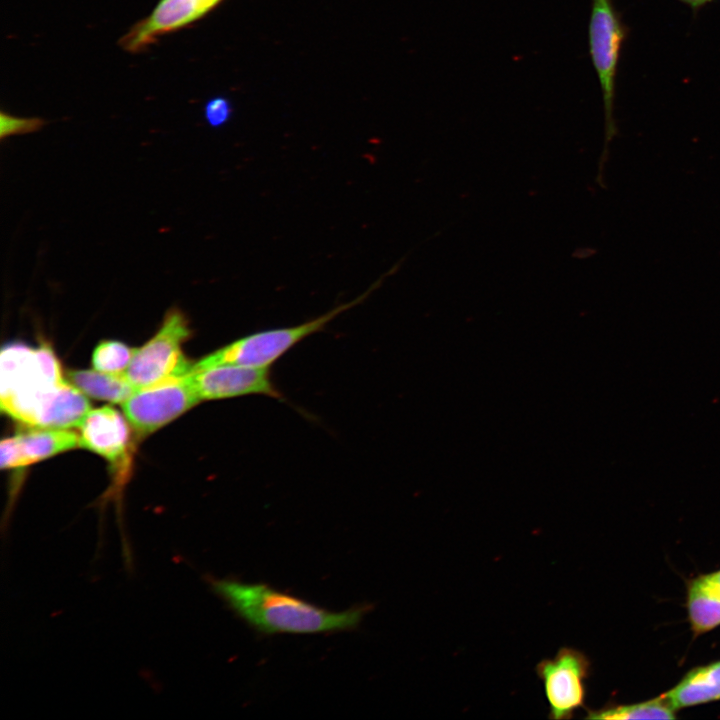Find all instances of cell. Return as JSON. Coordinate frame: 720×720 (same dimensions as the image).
Masks as SVG:
<instances>
[{"label": "cell", "instance_id": "2", "mask_svg": "<svg viewBox=\"0 0 720 720\" xmlns=\"http://www.w3.org/2000/svg\"><path fill=\"white\" fill-rule=\"evenodd\" d=\"M211 591L255 631L264 635H314L355 630L373 606L330 611L266 583L205 576Z\"/></svg>", "mask_w": 720, "mask_h": 720}, {"label": "cell", "instance_id": "6", "mask_svg": "<svg viewBox=\"0 0 720 720\" xmlns=\"http://www.w3.org/2000/svg\"><path fill=\"white\" fill-rule=\"evenodd\" d=\"M590 667L588 657L570 647H562L553 658L537 663L535 671L544 686L550 719H570L584 707Z\"/></svg>", "mask_w": 720, "mask_h": 720}, {"label": "cell", "instance_id": "12", "mask_svg": "<svg viewBox=\"0 0 720 720\" xmlns=\"http://www.w3.org/2000/svg\"><path fill=\"white\" fill-rule=\"evenodd\" d=\"M663 695L676 710L719 701L720 660L693 667Z\"/></svg>", "mask_w": 720, "mask_h": 720}, {"label": "cell", "instance_id": "16", "mask_svg": "<svg viewBox=\"0 0 720 720\" xmlns=\"http://www.w3.org/2000/svg\"><path fill=\"white\" fill-rule=\"evenodd\" d=\"M134 349L122 342L105 340L100 342L93 351L92 365L95 370L123 374L130 364Z\"/></svg>", "mask_w": 720, "mask_h": 720}, {"label": "cell", "instance_id": "3", "mask_svg": "<svg viewBox=\"0 0 720 720\" xmlns=\"http://www.w3.org/2000/svg\"><path fill=\"white\" fill-rule=\"evenodd\" d=\"M627 34V27L612 0H591L588 46L601 88L605 122L604 148L597 174V183L601 187H604L603 169L608 159L609 145L618 133L614 118L616 78Z\"/></svg>", "mask_w": 720, "mask_h": 720}, {"label": "cell", "instance_id": "10", "mask_svg": "<svg viewBox=\"0 0 720 720\" xmlns=\"http://www.w3.org/2000/svg\"><path fill=\"white\" fill-rule=\"evenodd\" d=\"M126 420L109 406L89 410L79 425L80 447L93 451L113 465H125L130 437Z\"/></svg>", "mask_w": 720, "mask_h": 720}, {"label": "cell", "instance_id": "8", "mask_svg": "<svg viewBox=\"0 0 720 720\" xmlns=\"http://www.w3.org/2000/svg\"><path fill=\"white\" fill-rule=\"evenodd\" d=\"M187 378L200 401L251 394L280 397L270 380L268 368L225 364L191 370Z\"/></svg>", "mask_w": 720, "mask_h": 720}, {"label": "cell", "instance_id": "13", "mask_svg": "<svg viewBox=\"0 0 720 720\" xmlns=\"http://www.w3.org/2000/svg\"><path fill=\"white\" fill-rule=\"evenodd\" d=\"M688 622L694 637L720 626V595L706 574L688 580L686 585Z\"/></svg>", "mask_w": 720, "mask_h": 720}, {"label": "cell", "instance_id": "15", "mask_svg": "<svg viewBox=\"0 0 720 720\" xmlns=\"http://www.w3.org/2000/svg\"><path fill=\"white\" fill-rule=\"evenodd\" d=\"M676 709L663 694L658 697L624 705H606L598 710L587 712V719H675Z\"/></svg>", "mask_w": 720, "mask_h": 720}, {"label": "cell", "instance_id": "18", "mask_svg": "<svg viewBox=\"0 0 720 720\" xmlns=\"http://www.w3.org/2000/svg\"><path fill=\"white\" fill-rule=\"evenodd\" d=\"M232 111L230 101L223 96H217L205 104L204 116L210 126L218 128L229 121Z\"/></svg>", "mask_w": 720, "mask_h": 720}, {"label": "cell", "instance_id": "14", "mask_svg": "<svg viewBox=\"0 0 720 720\" xmlns=\"http://www.w3.org/2000/svg\"><path fill=\"white\" fill-rule=\"evenodd\" d=\"M66 377L83 394L112 403L122 404L136 391L123 374L98 370H68Z\"/></svg>", "mask_w": 720, "mask_h": 720}, {"label": "cell", "instance_id": "19", "mask_svg": "<svg viewBox=\"0 0 720 720\" xmlns=\"http://www.w3.org/2000/svg\"><path fill=\"white\" fill-rule=\"evenodd\" d=\"M707 578L720 595V569L706 574Z\"/></svg>", "mask_w": 720, "mask_h": 720}, {"label": "cell", "instance_id": "9", "mask_svg": "<svg viewBox=\"0 0 720 720\" xmlns=\"http://www.w3.org/2000/svg\"><path fill=\"white\" fill-rule=\"evenodd\" d=\"M76 447H80V435L75 432L36 427L2 440L1 468L27 466Z\"/></svg>", "mask_w": 720, "mask_h": 720}, {"label": "cell", "instance_id": "5", "mask_svg": "<svg viewBox=\"0 0 720 720\" xmlns=\"http://www.w3.org/2000/svg\"><path fill=\"white\" fill-rule=\"evenodd\" d=\"M191 336L188 320L177 307L169 309L157 333L134 349L123 373L136 390L186 376L192 370L182 344Z\"/></svg>", "mask_w": 720, "mask_h": 720}, {"label": "cell", "instance_id": "20", "mask_svg": "<svg viewBox=\"0 0 720 720\" xmlns=\"http://www.w3.org/2000/svg\"><path fill=\"white\" fill-rule=\"evenodd\" d=\"M686 5H688L693 10H698L702 6L712 2L713 0H678Z\"/></svg>", "mask_w": 720, "mask_h": 720}, {"label": "cell", "instance_id": "11", "mask_svg": "<svg viewBox=\"0 0 720 720\" xmlns=\"http://www.w3.org/2000/svg\"><path fill=\"white\" fill-rule=\"evenodd\" d=\"M221 1L160 0L149 16L135 24L136 36L144 44H153L160 36L197 21Z\"/></svg>", "mask_w": 720, "mask_h": 720}, {"label": "cell", "instance_id": "7", "mask_svg": "<svg viewBox=\"0 0 720 720\" xmlns=\"http://www.w3.org/2000/svg\"><path fill=\"white\" fill-rule=\"evenodd\" d=\"M187 375L138 389L122 403L124 416L138 434L156 431L200 401Z\"/></svg>", "mask_w": 720, "mask_h": 720}, {"label": "cell", "instance_id": "17", "mask_svg": "<svg viewBox=\"0 0 720 720\" xmlns=\"http://www.w3.org/2000/svg\"><path fill=\"white\" fill-rule=\"evenodd\" d=\"M0 137L4 139L12 135H20L40 130L45 121L40 118H21L6 114L3 111L0 116Z\"/></svg>", "mask_w": 720, "mask_h": 720}, {"label": "cell", "instance_id": "1", "mask_svg": "<svg viewBox=\"0 0 720 720\" xmlns=\"http://www.w3.org/2000/svg\"><path fill=\"white\" fill-rule=\"evenodd\" d=\"M0 399L10 417L40 428L79 427L90 410L85 394L63 377L47 346L3 348Z\"/></svg>", "mask_w": 720, "mask_h": 720}, {"label": "cell", "instance_id": "4", "mask_svg": "<svg viewBox=\"0 0 720 720\" xmlns=\"http://www.w3.org/2000/svg\"><path fill=\"white\" fill-rule=\"evenodd\" d=\"M388 274L378 279L368 290L350 302L336 306L325 314L296 326L265 330L242 337L193 363L192 370L225 364L269 368L295 344L322 330L326 324L344 311L363 302L381 285Z\"/></svg>", "mask_w": 720, "mask_h": 720}]
</instances>
